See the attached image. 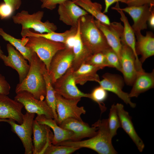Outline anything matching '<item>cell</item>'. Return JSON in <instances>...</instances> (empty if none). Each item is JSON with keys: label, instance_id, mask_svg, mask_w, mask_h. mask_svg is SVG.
<instances>
[{"label": "cell", "instance_id": "34", "mask_svg": "<svg viewBox=\"0 0 154 154\" xmlns=\"http://www.w3.org/2000/svg\"><path fill=\"white\" fill-rule=\"evenodd\" d=\"M102 52L106 57L108 67L115 68L121 72L119 59L115 52L110 47Z\"/></svg>", "mask_w": 154, "mask_h": 154}, {"label": "cell", "instance_id": "4", "mask_svg": "<svg viewBox=\"0 0 154 154\" xmlns=\"http://www.w3.org/2000/svg\"><path fill=\"white\" fill-rule=\"evenodd\" d=\"M21 40L24 45L36 53L45 64L47 71L53 56L58 51L66 47L64 43L52 41L40 36L24 37Z\"/></svg>", "mask_w": 154, "mask_h": 154}, {"label": "cell", "instance_id": "30", "mask_svg": "<svg viewBox=\"0 0 154 154\" xmlns=\"http://www.w3.org/2000/svg\"><path fill=\"white\" fill-rule=\"evenodd\" d=\"M0 36L5 40L9 42L10 44L15 47L25 58L29 61L30 64L35 52L29 48L24 45L21 39L15 38L7 34L1 28H0Z\"/></svg>", "mask_w": 154, "mask_h": 154}, {"label": "cell", "instance_id": "17", "mask_svg": "<svg viewBox=\"0 0 154 154\" xmlns=\"http://www.w3.org/2000/svg\"><path fill=\"white\" fill-rule=\"evenodd\" d=\"M120 9L128 14L133 19V24L131 27L136 35L141 33V30L147 29V22L154 6L145 5L140 6H127Z\"/></svg>", "mask_w": 154, "mask_h": 154}, {"label": "cell", "instance_id": "19", "mask_svg": "<svg viewBox=\"0 0 154 154\" xmlns=\"http://www.w3.org/2000/svg\"><path fill=\"white\" fill-rule=\"evenodd\" d=\"M23 108L21 103L7 95L0 94V119H11L21 124L23 119Z\"/></svg>", "mask_w": 154, "mask_h": 154}, {"label": "cell", "instance_id": "8", "mask_svg": "<svg viewBox=\"0 0 154 154\" xmlns=\"http://www.w3.org/2000/svg\"><path fill=\"white\" fill-rule=\"evenodd\" d=\"M56 111L57 116V123L60 124L64 120L72 118L83 121L81 116L86 111L83 106L79 107L77 104L81 98L68 99L55 92Z\"/></svg>", "mask_w": 154, "mask_h": 154}, {"label": "cell", "instance_id": "29", "mask_svg": "<svg viewBox=\"0 0 154 154\" xmlns=\"http://www.w3.org/2000/svg\"><path fill=\"white\" fill-rule=\"evenodd\" d=\"M40 66L41 71L43 76L45 84L46 94L45 100L52 109L54 116V119L57 123V116L56 111L55 92L46 66L42 61L40 62Z\"/></svg>", "mask_w": 154, "mask_h": 154}, {"label": "cell", "instance_id": "18", "mask_svg": "<svg viewBox=\"0 0 154 154\" xmlns=\"http://www.w3.org/2000/svg\"><path fill=\"white\" fill-rule=\"evenodd\" d=\"M61 127L72 131L74 134L73 141H77L86 137H91L98 133V128L94 125L90 127L83 121L72 118H68L58 125Z\"/></svg>", "mask_w": 154, "mask_h": 154}, {"label": "cell", "instance_id": "31", "mask_svg": "<svg viewBox=\"0 0 154 154\" xmlns=\"http://www.w3.org/2000/svg\"><path fill=\"white\" fill-rule=\"evenodd\" d=\"M108 121L109 137L112 140V138L117 134L118 129L121 127L116 105L114 104L111 106Z\"/></svg>", "mask_w": 154, "mask_h": 154}, {"label": "cell", "instance_id": "5", "mask_svg": "<svg viewBox=\"0 0 154 154\" xmlns=\"http://www.w3.org/2000/svg\"><path fill=\"white\" fill-rule=\"evenodd\" d=\"M44 14L43 11L30 14L27 11L23 10L13 16L12 19L14 23L21 25L22 29H33L40 34L55 32L57 28L54 23L48 21H41Z\"/></svg>", "mask_w": 154, "mask_h": 154}, {"label": "cell", "instance_id": "41", "mask_svg": "<svg viewBox=\"0 0 154 154\" xmlns=\"http://www.w3.org/2000/svg\"><path fill=\"white\" fill-rule=\"evenodd\" d=\"M104 1L105 7L104 10L103 12L104 14L108 12L109 8L114 3L120 2L126 4V0H104Z\"/></svg>", "mask_w": 154, "mask_h": 154}, {"label": "cell", "instance_id": "3", "mask_svg": "<svg viewBox=\"0 0 154 154\" xmlns=\"http://www.w3.org/2000/svg\"><path fill=\"white\" fill-rule=\"evenodd\" d=\"M41 61L35 52L33 56L30 64V68L26 76L16 86V93L26 91L31 94L36 99L44 100L46 93L45 81L40 69Z\"/></svg>", "mask_w": 154, "mask_h": 154}, {"label": "cell", "instance_id": "36", "mask_svg": "<svg viewBox=\"0 0 154 154\" xmlns=\"http://www.w3.org/2000/svg\"><path fill=\"white\" fill-rule=\"evenodd\" d=\"M14 11L11 6L5 3L0 4V17L1 19L9 17Z\"/></svg>", "mask_w": 154, "mask_h": 154}, {"label": "cell", "instance_id": "1", "mask_svg": "<svg viewBox=\"0 0 154 154\" xmlns=\"http://www.w3.org/2000/svg\"><path fill=\"white\" fill-rule=\"evenodd\" d=\"M98 128L97 133L90 138L77 141L70 140L61 142L56 145L73 147H85L92 149L100 154H116L109 137L108 119L98 120L93 124Z\"/></svg>", "mask_w": 154, "mask_h": 154}, {"label": "cell", "instance_id": "14", "mask_svg": "<svg viewBox=\"0 0 154 154\" xmlns=\"http://www.w3.org/2000/svg\"><path fill=\"white\" fill-rule=\"evenodd\" d=\"M102 77L103 79L98 82L100 86L106 91L115 94L131 107L133 108L135 107L136 104L131 101L129 94L122 90L124 86V80L120 76L106 73L103 75Z\"/></svg>", "mask_w": 154, "mask_h": 154}, {"label": "cell", "instance_id": "32", "mask_svg": "<svg viewBox=\"0 0 154 154\" xmlns=\"http://www.w3.org/2000/svg\"><path fill=\"white\" fill-rule=\"evenodd\" d=\"M107 96V91L100 86L94 88L91 93L90 94L89 98L98 104L102 113L105 112L106 109L103 102L106 99Z\"/></svg>", "mask_w": 154, "mask_h": 154}, {"label": "cell", "instance_id": "7", "mask_svg": "<svg viewBox=\"0 0 154 154\" xmlns=\"http://www.w3.org/2000/svg\"><path fill=\"white\" fill-rule=\"evenodd\" d=\"M73 69L70 67L53 84L56 93L65 98L74 99L82 97L89 98L90 94L84 93L76 86L73 75Z\"/></svg>", "mask_w": 154, "mask_h": 154}, {"label": "cell", "instance_id": "15", "mask_svg": "<svg viewBox=\"0 0 154 154\" xmlns=\"http://www.w3.org/2000/svg\"><path fill=\"white\" fill-rule=\"evenodd\" d=\"M58 12L59 20L72 27H77L80 18L89 13L72 0H67L59 4Z\"/></svg>", "mask_w": 154, "mask_h": 154}, {"label": "cell", "instance_id": "2", "mask_svg": "<svg viewBox=\"0 0 154 154\" xmlns=\"http://www.w3.org/2000/svg\"><path fill=\"white\" fill-rule=\"evenodd\" d=\"M95 21L93 16L88 14L81 17L78 21L81 40L93 54L110 48Z\"/></svg>", "mask_w": 154, "mask_h": 154}, {"label": "cell", "instance_id": "38", "mask_svg": "<svg viewBox=\"0 0 154 154\" xmlns=\"http://www.w3.org/2000/svg\"><path fill=\"white\" fill-rule=\"evenodd\" d=\"M128 7L140 6L145 5L154 6V0H126Z\"/></svg>", "mask_w": 154, "mask_h": 154}, {"label": "cell", "instance_id": "21", "mask_svg": "<svg viewBox=\"0 0 154 154\" xmlns=\"http://www.w3.org/2000/svg\"><path fill=\"white\" fill-rule=\"evenodd\" d=\"M116 106L121 127L136 145L139 151L142 152L144 149V144L137 134L129 113L125 110L121 104L117 103Z\"/></svg>", "mask_w": 154, "mask_h": 154}, {"label": "cell", "instance_id": "9", "mask_svg": "<svg viewBox=\"0 0 154 154\" xmlns=\"http://www.w3.org/2000/svg\"><path fill=\"white\" fill-rule=\"evenodd\" d=\"M74 56L73 48L67 46L53 56L48 71L52 85L71 67Z\"/></svg>", "mask_w": 154, "mask_h": 154}, {"label": "cell", "instance_id": "10", "mask_svg": "<svg viewBox=\"0 0 154 154\" xmlns=\"http://www.w3.org/2000/svg\"><path fill=\"white\" fill-rule=\"evenodd\" d=\"M16 94L14 100L22 104L27 112L37 115H44L47 118L54 119L53 112L45 100H38L26 91H21Z\"/></svg>", "mask_w": 154, "mask_h": 154}, {"label": "cell", "instance_id": "6", "mask_svg": "<svg viewBox=\"0 0 154 154\" xmlns=\"http://www.w3.org/2000/svg\"><path fill=\"white\" fill-rule=\"evenodd\" d=\"M35 114L26 112L23 114L21 124H17L11 119H0V122H7L11 126V131L21 141L25 149V154H33V146L32 136L33 133V124Z\"/></svg>", "mask_w": 154, "mask_h": 154}, {"label": "cell", "instance_id": "20", "mask_svg": "<svg viewBox=\"0 0 154 154\" xmlns=\"http://www.w3.org/2000/svg\"><path fill=\"white\" fill-rule=\"evenodd\" d=\"M112 9L116 10L119 13L120 20L123 23V32L121 40L126 44L133 51L135 58V65L137 71H142L143 69L142 68V64L136 52L135 35L132 27L123 11L120 9L118 2H117L115 6L112 7Z\"/></svg>", "mask_w": 154, "mask_h": 154}, {"label": "cell", "instance_id": "42", "mask_svg": "<svg viewBox=\"0 0 154 154\" xmlns=\"http://www.w3.org/2000/svg\"><path fill=\"white\" fill-rule=\"evenodd\" d=\"M147 22L149 26L152 29L154 28V10L153 9L151 12Z\"/></svg>", "mask_w": 154, "mask_h": 154}, {"label": "cell", "instance_id": "28", "mask_svg": "<svg viewBox=\"0 0 154 154\" xmlns=\"http://www.w3.org/2000/svg\"><path fill=\"white\" fill-rule=\"evenodd\" d=\"M74 3L96 20L106 25H109L110 21L108 17L102 11V6L100 3L93 2L91 0H74Z\"/></svg>", "mask_w": 154, "mask_h": 154}, {"label": "cell", "instance_id": "12", "mask_svg": "<svg viewBox=\"0 0 154 154\" xmlns=\"http://www.w3.org/2000/svg\"><path fill=\"white\" fill-rule=\"evenodd\" d=\"M122 46L119 60L121 72L124 80L129 86H132L137 75V71L135 65V58L131 49L121 40Z\"/></svg>", "mask_w": 154, "mask_h": 154}, {"label": "cell", "instance_id": "24", "mask_svg": "<svg viewBox=\"0 0 154 154\" xmlns=\"http://www.w3.org/2000/svg\"><path fill=\"white\" fill-rule=\"evenodd\" d=\"M135 49L137 55L141 57L139 60L142 64L148 58L154 55V36L151 31H147L145 36L141 33L135 35Z\"/></svg>", "mask_w": 154, "mask_h": 154}, {"label": "cell", "instance_id": "33", "mask_svg": "<svg viewBox=\"0 0 154 154\" xmlns=\"http://www.w3.org/2000/svg\"><path fill=\"white\" fill-rule=\"evenodd\" d=\"M81 148L60 145H54L52 144L48 145L45 149L44 154H69Z\"/></svg>", "mask_w": 154, "mask_h": 154}, {"label": "cell", "instance_id": "37", "mask_svg": "<svg viewBox=\"0 0 154 154\" xmlns=\"http://www.w3.org/2000/svg\"><path fill=\"white\" fill-rule=\"evenodd\" d=\"M42 3L41 7L50 10L55 9L56 5L67 0H39Z\"/></svg>", "mask_w": 154, "mask_h": 154}, {"label": "cell", "instance_id": "40", "mask_svg": "<svg viewBox=\"0 0 154 154\" xmlns=\"http://www.w3.org/2000/svg\"><path fill=\"white\" fill-rule=\"evenodd\" d=\"M4 3L12 7L15 11L20 7L21 3V0H3Z\"/></svg>", "mask_w": 154, "mask_h": 154}, {"label": "cell", "instance_id": "27", "mask_svg": "<svg viewBox=\"0 0 154 154\" xmlns=\"http://www.w3.org/2000/svg\"><path fill=\"white\" fill-rule=\"evenodd\" d=\"M99 70L98 68L89 64H82L74 72L76 84L83 85L88 81L98 82L100 79L97 72Z\"/></svg>", "mask_w": 154, "mask_h": 154}, {"label": "cell", "instance_id": "23", "mask_svg": "<svg viewBox=\"0 0 154 154\" xmlns=\"http://www.w3.org/2000/svg\"><path fill=\"white\" fill-rule=\"evenodd\" d=\"M74 38L73 50L74 56L71 67L75 71L82 65L85 64L93 54L82 42L80 36L78 23L77 32Z\"/></svg>", "mask_w": 154, "mask_h": 154}, {"label": "cell", "instance_id": "26", "mask_svg": "<svg viewBox=\"0 0 154 154\" xmlns=\"http://www.w3.org/2000/svg\"><path fill=\"white\" fill-rule=\"evenodd\" d=\"M77 31V27L71 28L62 33L55 32L44 34L37 33L31 31L29 29H22L21 35L22 37L28 36H40L55 42L66 43L70 38L74 36Z\"/></svg>", "mask_w": 154, "mask_h": 154}, {"label": "cell", "instance_id": "43", "mask_svg": "<svg viewBox=\"0 0 154 154\" xmlns=\"http://www.w3.org/2000/svg\"><path fill=\"white\" fill-rule=\"evenodd\" d=\"M1 49L0 46V58L1 59L2 56L4 55Z\"/></svg>", "mask_w": 154, "mask_h": 154}, {"label": "cell", "instance_id": "25", "mask_svg": "<svg viewBox=\"0 0 154 154\" xmlns=\"http://www.w3.org/2000/svg\"><path fill=\"white\" fill-rule=\"evenodd\" d=\"M132 86V88L128 94L130 98L137 97L141 93L153 88L154 70L149 73L146 72L144 71L138 72Z\"/></svg>", "mask_w": 154, "mask_h": 154}, {"label": "cell", "instance_id": "16", "mask_svg": "<svg viewBox=\"0 0 154 154\" xmlns=\"http://www.w3.org/2000/svg\"><path fill=\"white\" fill-rule=\"evenodd\" d=\"M33 154H42L46 148L52 144L53 134L48 126L40 123L35 119L33 121Z\"/></svg>", "mask_w": 154, "mask_h": 154}, {"label": "cell", "instance_id": "13", "mask_svg": "<svg viewBox=\"0 0 154 154\" xmlns=\"http://www.w3.org/2000/svg\"><path fill=\"white\" fill-rule=\"evenodd\" d=\"M8 55L4 54L1 57L5 65L15 70L19 76V83H21L26 76L30 68L27 61L23 55L16 50L10 44L7 45Z\"/></svg>", "mask_w": 154, "mask_h": 154}, {"label": "cell", "instance_id": "11", "mask_svg": "<svg viewBox=\"0 0 154 154\" xmlns=\"http://www.w3.org/2000/svg\"><path fill=\"white\" fill-rule=\"evenodd\" d=\"M95 21L97 27L104 35L109 45L115 52L119 59L123 29L121 23L113 22L108 25L97 20Z\"/></svg>", "mask_w": 154, "mask_h": 154}, {"label": "cell", "instance_id": "39", "mask_svg": "<svg viewBox=\"0 0 154 154\" xmlns=\"http://www.w3.org/2000/svg\"><path fill=\"white\" fill-rule=\"evenodd\" d=\"M11 89L9 84L5 77L0 73V94L8 95Z\"/></svg>", "mask_w": 154, "mask_h": 154}, {"label": "cell", "instance_id": "22", "mask_svg": "<svg viewBox=\"0 0 154 154\" xmlns=\"http://www.w3.org/2000/svg\"><path fill=\"white\" fill-rule=\"evenodd\" d=\"M35 119L40 123L46 125L52 129L54 134L52 144L56 145L64 141L74 140V133L60 127L54 119L47 118L44 115H37Z\"/></svg>", "mask_w": 154, "mask_h": 154}, {"label": "cell", "instance_id": "35", "mask_svg": "<svg viewBox=\"0 0 154 154\" xmlns=\"http://www.w3.org/2000/svg\"><path fill=\"white\" fill-rule=\"evenodd\" d=\"M85 64H89L102 69L105 67H108L106 57L102 52L93 54Z\"/></svg>", "mask_w": 154, "mask_h": 154}]
</instances>
